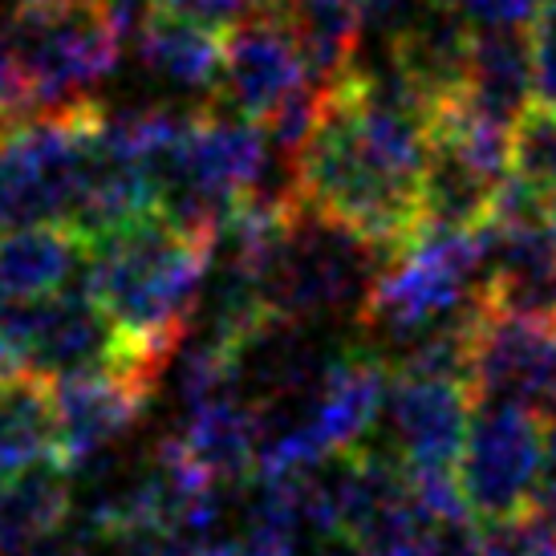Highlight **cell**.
Returning <instances> with one entry per match:
<instances>
[{"label":"cell","mask_w":556,"mask_h":556,"mask_svg":"<svg viewBox=\"0 0 556 556\" xmlns=\"http://www.w3.org/2000/svg\"><path fill=\"white\" fill-rule=\"evenodd\" d=\"M471 415L476 399L459 374L390 370L387 410L378 422L387 451H378L390 455L410 479H455Z\"/></svg>","instance_id":"9c48e42d"},{"label":"cell","mask_w":556,"mask_h":556,"mask_svg":"<svg viewBox=\"0 0 556 556\" xmlns=\"http://www.w3.org/2000/svg\"><path fill=\"white\" fill-rule=\"evenodd\" d=\"M58 459V422L46 382L9 378L0 387V471L16 479Z\"/></svg>","instance_id":"2e32d148"},{"label":"cell","mask_w":556,"mask_h":556,"mask_svg":"<svg viewBox=\"0 0 556 556\" xmlns=\"http://www.w3.org/2000/svg\"><path fill=\"white\" fill-rule=\"evenodd\" d=\"M219 93L228 110L264 126L277 151L296 155L317 114L321 81L296 25L273 0L224 33Z\"/></svg>","instance_id":"5b68a950"},{"label":"cell","mask_w":556,"mask_h":556,"mask_svg":"<svg viewBox=\"0 0 556 556\" xmlns=\"http://www.w3.org/2000/svg\"><path fill=\"white\" fill-rule=\"evenodd\" d=\"M532 511H548V516H556V427L544 431L541 488H536V504H532Z\"/></svg>","instance_id":"603a6c76"},{"label":"cell","mask_w":556,"mask_h":556,"mask_svg":"<svg viewBox=\"0 0 556 556\" xmlns=\"http://www.w3.org/2000/svg\"><path fill=\"white\" fill-rule=\"evenodd\" d=\"M544 422L511 406H476L455 483L476 525L520 520L536 504L544 464Z\"/></svg>","instance_id":"ba28073f"},{"label":"cell","mask_w":556,"mask_h":556,"mask_svg":"<svg viewBox=\"0 0 556 556\" xmlns=\"http://www.w3.org/2000/svg\"><path fill=\"white\" fill-rule=\"evenodd\" d=\"M9 126H13V123H4V118H0V139H4V130H9Z\"/></svg>","instance_id":"484cf974"},{"label":"cell","mask_w":556,"mask_h":556,"mask_svg":"<svg viewBox=\"0 0 556 556\" xmlns=\"http://www.w3.org/2000/svg\"><path fill=\"white\" fill-rule=\"evenodd\" d=\"M135 53L139 65L155 81L179 93L219 90L224 74V33L200 25L184 13H170L163 4H142L135 25Z\"/></svg>","instance_id":"7c38bea8"},{"label":"cell","mask_w":556,"mask_h":556,"mask_svg":"<svg viewBox=\"0 0 556 556\" xmlns=\"http://www.w3.org/2000/svg\"><path fill=\"white\" fill-rule=\"evenodd\" d=\"M4 483H9V479H4V471H0V488H4Z\"/></svg>","instance_id":"4316f807"},{"label":"cell","mask_w":556,"mask_h":556,"mask_svg":"<svg viewBox=\"0 0 556 556\" xmlns=\"http://www.w3.org/2000/svg\"><path fill=\"white\" fill-rule=\"evenodd\" d=\"M476 406H511L556 427V317H508L479 309L467 345Z\"/></svg>","instance_id":"30bf717a"},{"label":"cell","mask_w":556,"mask_h":556,"mask_svg":"<svg viewBox=\"0 0 556 556\" xmlns=\"http://www.w3.org/2000/svg\"><path fill=\"white\" fill-rule=\"evenodd\" d=\"M471 29H532L548 0H443Z\"/></svg>","instance_id":"d6986e66"},{"label":"cell","mask_w":556,"mask_h":556,"mask_svg":"<svg viewBox=\"0 0 556 556\" xmlns=\"http://www.w3.org/2000/svg\"><path fill=\"white\" fill-rule=\"evenodd\" d=\"M532 78L541 106L556 110V0H548L541 21L532 25Z\"/></svg>","instance_id":"44dd1931"},{"label":"cell","mask_w":556,"mask_h":556,"mask_svg":"<svg viewBox=\"0 0 556 556\" xmlns=\"http://www.w3.org/2000/svg\"><path fill=\"white\" fill-rule=\"evenodd\" d=\"M13 9H0V118L4 123H21V118H33L29 106V90H25V78H21V65H16V49H13Z\"/></svg>","instance_id":"ffe728a7"},{"label":"cell","mask_w":556,"mask_h":556,"mask_svg":"<svg viewBox=\"0 0 556 556\" xmlns=\"http://www.w3.org/2000/svg\"><path fill=\"white\" fill-rule=\"evenodd\" d=\"M155 399V382L139 374L106 370L49 387L58 422V459L70 476L106 459L135 434Z\"/></svg>","instance_id":"8fae6325"},{"label":"cell","mask_w":556,"mask_h":556,"mask_svg":"<svg viewBox=\"0 0 556 556\" xmlns=\"http://www.w3.org/2000/svg\"><path fill=\"white\" fill-rule=\"evenodd\" d=\"M212 252L216 240L187 232L159 212L90 240L81 289L118 325L139 370L155 382L195 321Z\"/></svg>","instance_id":"7a4b0ae2"},{"label":"cell","mask_w":556,"mask_h":556,"mask_svg":"<svg viewBox=\"0 0 556 556\" xmlns=\"http://www.w3.org/2000/svg\"><path fill=\"white\" fill-rule=\"evenodd\" d=\"M492 273V236L439 232L422 228L406 248L390 256L387 273L374 289L362 329L374 350L399 362L422 341L459 329L483 309V289Z\"/></svg>","instance_id":"3957f363"},{"label":"cell","mask_w":556,"mask_h":556,"mask_svg":"<svg viewBox=\"0 0 556 556\" xmlns=\"http://www.w3.org/2000/svg\"><path fill=\"white\" fill-rule=\"evenodd\" d=\"M74 516V476L62 464L33 467L0 488V556L53 541Z\"/></svg>","instance_id":"9a60e30c"},{"label":"cell","mask_w":556,"mask_h":556,"mask_svg":"<svg viewBox=\"0 0 556 556\" xmlns=\"http://www.w3.org/2000/svg\"><path fill=\"white\" fill-rule=\"evenodd\" d=\"M90 240L65 224L0 232V305H33L70 289L86 273Z\"/></svg>","instance_id":"5bb4252c"},{"label":"cell","mask_w":556,"mask_h":556,"mask_svg":"<svg viewBox=\"0 0 556 556\" xmlns=\"http://www.w3.org/2000/svg\"><path fill=\"white\" fill-rule=\"evenodd\" d=\"M431 0H357V13H362V29H374L382 37H394V33L427 9Z\"/></svg>","instance_id":"7402d4cb"},{"label":"cell","mask_w":556,"mask_h":556,"mask_svg":"<svg viewBox=\"0 0 556 556\" xmlns=\"http://www.w3.org/2000/svg\"><path fill=\"white\" fill-rule=\"evenodd\" d=\"M0 366L9 378H33L46 387L106 370L147 378L118 325L86 289H65L33 305H0Z\"/></svg>","instance_id":"52a82bcc"},{"label":"cell","mask_w":556,"mask_h":556,"mask_svg":"<svg viewBox=\"0 0 556 556\" xmlns=\"http://www.w3.org/2000/svg\"><path fill=\"white\" fill-rule=\"evenodd\" d=\"M508 187L520 191L541 216L556 219V110L536 106L511 130Z\"/></svg>","instance_id":"ac0fdd59"},{"label":"cell","mask_w":556,"mask_h":556,"mask_svg":"<svg viewBox=\"0 0 556 556\" xmlns=\"http://www.w3.org/2000/svg\"><path fill=\"white\" fill-rule=\"evenodd\" d=\"M4 382H9V370H4V366H0V387H4Z\"/></svg>","instance_id":"d4e9b609"},{"label":"cell","mask_w":556,"mask_h":556,"mask_svg":"<svg viewBox=\"0 0 556 556\" xmlns=\"http://www.w3.org/2000/svg\"><path fill=\"white\" fill-rule=\"evenodd\" d=\"M90 536H53V541H46V544H37V548H29V553H16V556H98L90 548Z\"/></svg>","instance_id":"cb8c5ba5"},{"label":"cell","mask_w":556,"mask_h":556,"mask_svg":"<svg viewBox=\"0 0 556 556\" xmlns=\"http://www.w3.org/2000/svg\"><path fill=\"white\" fill-rule=\"evenodd\" d=\"M431 118L394 65L354 58L317 98L293 155V195L313 216L399 252L422 232Z\"/></svg>","instance_id":"6da1fadb"},{"label":"cell","mask_w":556,"mask_h":556,"mask_svg":"<svg viewBox=\"0 0 556 556\" xmlns=\"http://www.w3.org/2000/svg\"><path fill=\"white\" fill-rule=\"evenodd\" d=\"M532 78V29H476L467 53L459 106L500 126H516L536 106Z\"/></svg>","instance_id":"4fadbf2b"},{"label":"cell","mask_w":556,"mask_h":556,"mask_svg":"<svg viewBox=\"0 0 556 556\" xmlns=\"http://www.w3.org/2000/svg\"><path fill=\"white\" fill-rule=\"evenodd\" d=\"M273 4H277L280 13L296 25V33H301L321 90L354 65L357 37H362L357 0H273Z\"/></svg>","instance_id":"e0dca14e"},{"label":"cell","mask_w":556,"mask_h":556,"mask_svg":"<svg viewBox=\"0 0 556 556\" xmlns=\"http://www.w3.org/2000/svg\"><path fill=\"white\" fill-rule=\"evenodd\" d=\"M102 106L33 114L0 139V228H74Z\"/></svg>","instance_id":"8992f818"},{"label":"cell","mask_w":556,"mask_h":556,"mask_svg":"<svg viewBox=\"0 0 556 556\" xmlns=\"http://www.w3.org/2000/svg\"><path fill=\"white\" fill-rule=\"evenodd\" d=\"M139 16L135 0H16L13 49L33 114L93 102Z\"/></svg>","instance_id":"277c9868"}]
</instances>
